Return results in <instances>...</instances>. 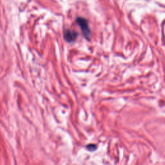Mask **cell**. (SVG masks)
<instances>
[{"instance_id":"7a4b0ae2","label":"cell","mask_w":165,"mask_h":165,"mask_svg":"<svg viewBox=\"0 0 165 165\" xmlns=\"http://www.w3.org/2000/svg\"><path fill=\"white\" fill-rule=\"evenodd\" d=\"M78 37V33L70 30H66L64 33V38L67 42H73Z\"/></svg>"},{"instance_id":"6da1fadb","label":"cell","mask_w":165,"mask_h":165,"mask_svg":"<svg viewBox=\"0 0 165 165\" xmlns=\"http://www.w3.org/2000/svg\"><path fill=\"white\" fill-rule=\"evenodd\" d=\"M76 22L81 28L85 38L87 39H90L91 35V30L90 29V27H89L88 21L84 18L78 17L76 19Z\"/></svg>"}]
</instances>
